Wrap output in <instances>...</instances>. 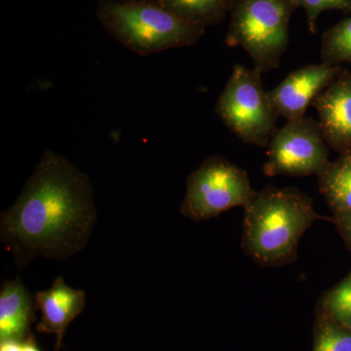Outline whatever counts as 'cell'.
Here are the masks:
<instances>
[{
    "label": "cell",
    "instance_id": "6da1fadb",
    "mask_svg": "<svg viewBox=\"0 0 351 351\" xmlns=\"http://www.w3.org/2000/svg\"><path fill=\"white\" fill-rule=\"evenodd\" d=\"M98 219L91 180L48 149L15 203L0 215V240L20 269L34 258L64 261L89 243Z\"/></svg>",
    "mask_w": 351,
    "mask_h": 351
},
{
    "label": "cell",
    "instance_id": "7a4b0ae2",
    "mask_svg": "<svg viewBox=\"0 0 351 351\" xmlns=\"http://www.w3.org/2000/svg\"><path fill=\"white\" fill-rule=\"evenodd\" d=\"M319 219L313 199L300 189L267 186L245 207V251L261 265L288 262L302 235Z\"/></svg>",
    "mask_w": 351,
    "mask_h": 351
},
{
    "label": "cell",
    "instance_id": "3957f363",
    "mask_svg": "<svg viewBox=\"0 0 351 351\" xmlns=\"http://www.w3.org/2000/svg\"><path fill=\"white\" fill-rule=\"evenodd\" d=\"M100 18L113 38L141 56L193 45L204 34V27L158 4L105 2Z\"/></svg>",
    "mask_w": 351,
    "mask_h": 351
},
{
    "label": "cell",
    "instance_id": "277c9868",
    "mask_svg": "<svg viewBox=\"0 0 351 351\" xmlns=\"http://www.w3.org/2000/svg\"><path fill=\"white\" fill-rule=\"evenodd\" d=\"M295 8L292 0H233L226 45L243 48L262 75L276 69L287 50Z\"/></svg>",
    "mask_w": 351,
    "mask_h": 351
},
{
    "label": "cell",
    "instance_id": "5b68a950",
    "mask_svg": "<svg viewBox=\"0 0 351 351\" xmlns=\"http://www.w3.org/2000/svg\"><path fill=\"white\" fill-rule=\"evenodd\" d=\"M262 75L255 69L235 64L215 112L240 141L267 147L279 114L263 86Z\"/></svg>",
    "mask_w": 351,
    "mask_h": 351
},
{
    "label": "cell",
    "instance_id": "8992f818",
    "mask_svg": "<svg viewBox=\"0 0 351 351\" xmlns=\"http://www.w3.org/2000/svg\"><path fill=\"white\" fill-rule=\"evenodd\" d=\"M257 195L246 171L213 156L189 176L181 214L193 221H206L233 207L248 206Z\"/></svg>",
    "mask_w": 351,
    "mask_h": 351
},
{
    "label": "cell",
    "instance_id": "52a82bcc",
    "mask_svg": "<svg viewBox=\"0 0 351 351\" xmlns=\"http://www.w3.org/2000/svg\"><path fill=\"white\" fill-rule=\"evenodd\" d=\"M263 173L269 177H306L321 174L329 165V149L319 123L313 119L287 121L267 145Z\"/></svg>",
    "mask_w": 351,
    "mask_h": 351
},
{
    "label": "cell",
    "instance_id": "ba28073f",
    "mask_svg": "<svg viewBox=\"0 0 351 351\" xmlns=\"http://www.w3.org/2000/svg\"><path fill=\"white\" fill-rule=\"evenodd\" d=\"M339 75L338 66L326 63L307 64L289 73L269 92L279 117L287 121L304 117L314 99Z\"/></svg>",
    "mask_w": 351,
    "mask_h": 351
},
{
    "label": "cell",
    "instance_id": "9c48e42d",
    "mask_svg": "<svg viewBox=\"0 0 351 351\" xmlns=\"http://www.w3.org/2000/svg\"><path fill=\"white\" fill-rule=\"evenodd\" d=\"M327 145L343 154L351 151V75H339L313 103Z\"/></svg>",
    "mask_w": 351,
    "mask_h": 351
},
{
    "label": "cell",
    "instance_id": "30bf717a",
    "mask_svg": "<svg viewBox=\"0 0 351 351\" xmlns=\"http://www.w3.org/2000/svg\"><path fill=\"white\" fill-rule=\"evenodd\" d=\"M41 318L36 331L56 337L55 350L63 346L64 335L69 325L80 315L86 306V293L66 283L63 276H58L47 290L39 291L34 295Z\"/></svg>",
    "mask_w": 351,
    "mask_h": 351
},
{
    "label": "cell",
    "instance_id": "8fae6325",
    "mask_svg": "<svg viewBox=\"0 0 351 351\" xmlns=\"http://www.w3.org/2000/svg\"><path fill=\"white\" fill-rule=\"evenodd\" d=\"M36 309V299L20 277L3 282L0 290V341H23L32 336Z\"/></svg>",
    "mask_w": 351,
    "mask_h": 351
},
{
    "label": "cell",
    "instance_id": "7c38bea8",
    "mask_svg": "<svg viewBox=\"0 0 351 351\" xmlns=\"http://www.w3.org/2000/svg\"><path fill=\"white\" fill-rule=\"evenodd\" d=\"M318 188L335 215L351 213V154H343L317 176Z\"/></svg>",
    "mask_w": 351,
    "mask_h": 351
},
{
    "label": "cell",
    "instance_id": "4fadbf2b",
    "mask_svg": "<svg viewBox=\"0 0 351 351\" xmlns=\"http://www.w3.org/2000/svg\"><path fill=\"white\" fill-rule=\"evenodd\" d=\"M232 3L233 0H159L158 5L204 27L218 22Z\"/></svg>",
    "mask_w": 351,
    "mask_h": 351
},
{
    "label": "cell",
    "instance_id": "5bb4252c",
    "mask_svg": "<svg viewBox=\"0 0 351 351\" xmlns=\"http://www.w3.org/2000/svg\"><path fill=\"white\" fill-rule=\"evenodd\" d=\"M313 351H351L350 328L320 309L314 326Z\"/></svg>",
    "mask_w": 351,
    "mask_h": 351
},
{
    "label": "cell",
    "instance_id": "9a60e30c",
    "mask_svg": "<svg viewBox=\"0 0 351 351\" xmlns=\"http://www.w3.org/2000/svg\"><path fill=\"white\" fill-rule=\"evenodd\" d=\"M323 63L351 64V17L341 21L323 34L321 43Z\"/></svg>",
    "mask_w": 351,
    "mask_h": 351
},
{
    "label": "cell",
    "instance_id": "2e32d148",
    "mask_svg": "<svg viewBox=\"0 0 351 351\" xmlns=\"http://www.w3.org/2000/svg\"><path fill=\"white\" fill-rule=\"evenodd\" d=\"M320 309L339 324L351 329V272L327 293Z\"/></svg>",
    "mask_w": 351,
    "mask_h": 351
},
{
    "label": "cell",
    "instance_id": "e0dca14e",
    "mask_svg": "<svg viewBox=\"0 0 351 351\" xmlns=\"http://www.w3.org/2000/svg\"><path fill=\"white\" fill-rule=\"evenodd\" d=\"M295 7H302L306 11L307 27L311 34L317 31L318 17L323 11L338 9L351 10V0H292Z\"/></svg>",
    "mask_w": 351,
    "mask_h": 351
},
{
    "label": "cell",
    "instance_id": "ac0fdd59",
    "mask_svg": "<svg viewBox=\"0 0 351 351\" xmlns=\"http://www.w3.org/2000/svg\"><path fill=\"white\" fill-rule=\"evenodd\" d=\"M0 351H40L34 335L23 341H0Z\"/></svg>",
    "mask_w": 351,
    "mask_h": 351
},
{
    "label": "cell",
    "instance_id": "d6986e66",
    "mask_svg": "<svg viewBox=\"0 0 351 351\" xmlns=\"http://www.w3.org/2000/svg\"><path fill=\"white\" fill-rule=\"evenodd\" d=\"M335 219L339 233L351 248V213L335 215Z\"/></svg>",
    "mask_w": 351,
    "mask_h": 351
}]
</instances>
